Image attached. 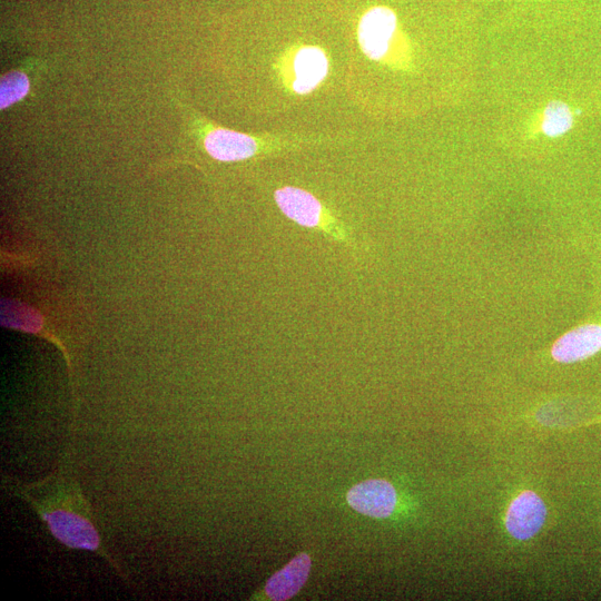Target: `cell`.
<instances>
[{"label": "cell", "instance_id": "obj_1", "mask_svg": "<svg viewBox=\"0 0 601 601\" xmlns=\"http://www.w3.org/2000/svg\"><path fill=\"white\" fill-rule=\"evenodd\" d=\"M54 475L55 484L51 477L45 480L52 491H43L42 495H35L25 486L13 485L9 489L28 502L58 544L68 549L97 554L122 574L120 566L104 547L101 532L81 488L77 484H64L59 472Z\"/></svg>", "mask_w": 601, "mask_h": 601}, {"label": "cell", "instance_id": "obj_2", "mask_svg": "<svg viewBox=\"0 0 601 601\" xmlns=\"http://www.w3.org/2000/svg\"><path fill=\"white\" fill-rule=\"evenodd\" d=\"M202 137L206 153L220 162H241L258 156L280 154L301 149L302 146L319 144V140L244 134L212 124L204 127Z\"/></svg>", "mask_w": 601, "mask_h": 601}, {"label": "cell", "instance_id": "obj_3", "mask_svg": "<svg viewBox=\"0 0 601 601\" xmlns=\"http://www.w3.org/2000/svg\"><path fill=\"white\" fill-rule=\"evenodd\" d=\"M274 200L289 220L303 228L319 231L334 241L357 249L350 229L312 193L294 186L274 192Z\"/></svg>", "mask_w": 601, "mask_h": 601}, {"label": "cell", "instance_id": "obj_4", "mask_svg": "<svg viewBox=\"0 0 601 601\" xmlns=\"http://www.w3.org/2000/svg\"><path fill=\"white\" fill-rule=\"evenodd\" d=\"M282 85L295 95H309L327 80L330 58L320 46L295 45L275 65Z\"/></svg>", "mask_w": 601, "mask_h": 601}, {"label": "cell", "instance_id": "obj_5", "mask_svg": "<svg viewBox=\"0 0 601 601\" xmlns=\"http://www.w3.org/2000/svg\"><path fill=\"white\" fill-rule=\"evenodd\" d=\"M398 32V17L386 6L372 7L358 24V43L370 61L392 64L393 44Z\"/></svg>", "mask_w": 601, "mask_h": 601}, {"label": "cell", "instance_id": "obj_6", "mask_svg": "<svg viewBox=\"0 0 601 601\" xmlns=\"http://www.w3.org/2000/svg\"><path fill=\"white\" fill-rule=\"evenodd\" d=\"M347 502L363 516L387 519L397 508L398 494L389 481L370 479L353 486L348 491Z\"/></svg>", "mask_w": 601, "mask_h": 601}, {"label": "cell", "instance_id": "obj_7", "mask_svg": "<svg viewBox=\"0 0 601 601\" xmlns=\"http://www.w3.org/2000/svg\"><path fill=\"white\" fill-rule=\"evenodd\" d=\"M547 507L534 491H524L512 500L506 517V528L517 540L534 538L544 527Z\"/></svg>", "mask_w": 601, "mask_h": 601}, {"label": "cell", "instance_id": "obj_8", "mask_svg": "<svg viewBox=\"0 0 601 601\" xmlns=\"http://www.w3.org/2000/svg\"><path fill=\"white\" fill-rule=\"evenodd\" d=\"M312 568L307 553L295 556L288 565L273 574L264 586V595L273 601H287L297 596L308 583Z\"/></svg>", "mask_w": 601, "mask_h": 601}, {"label": "cell", "instance_id": "obj_9", "mask_svg": "<svg viewBox=\"0 0 601 601\" xmlns=\"http://www.w3.org/2000/svg\"><path fill=\"white\" fill-rule=\"evenodd\" d=\"M601 351V324H586L561 337L551 350L560 363H575L595 356Z\"/></svg>", "mask_w": 601, "mask_h": 601}, {"label": "cell", "instance_id": "obj_10", "mask_svg": "<svg viewBox=\"0 0 601 601\" xmlns=\"http://www.w3.org/2000/svg\"><path fill=\"white\" fill-rule=\"evenodd\" d=\"M574 124L573 113L570 108L561 102H551L544 112L543 132L551 139L567 133Z\"/></svg>", "mask_w": 601, "mask_h": 601}, {"label": "cell", "instance_id": "obj_11", "mask_svg": "<svg viewBox=\"0 0 601 601\" xmlns=\"http://www.w3.org/2000/svg\"><path fill=\"white\" fill-rule=\"evenodd\" d=\"M29 80L26 74L12 71L5 74L0 82V110L21 102L29 93Z\"/></svg>", "mask_w": 601, "mask_h": 601}]
</instances>
